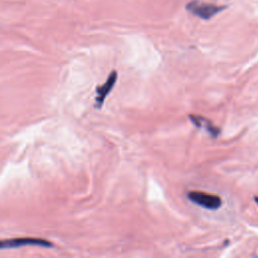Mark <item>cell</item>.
Listing matches in <instances>:
<instances>
[{"label":"cell","mask_w":258,"mask_h":258,"mask_svg":"<svg viewBox=\"0 0 258 258\" xmlns=\"http://www.w3.org/2000/svg\"><path fill=\"white\" fill-rule=\"evenodd\" d=\"M117 77H118V74L116 71H112L111 74L108 76L106 82L101 85V86H98L96 88V94H97V97H96V101H95V106L97 108H101L106 97L108 96V94L112 91L114 85L116 84V81H117Z\"/></svg>","instance_id":"obj_4"},{"label":"cell","mask_w":258,"mask_h":258,"mask_svg":"<svg viewBox=\"0 0 258 258\" xmlns=\"http://www.w3.org/2000/svg\"><path fill=\"white\" fill-rule=\"evenodd\" d=\"M225 6L217 5L214 3H209L201 0H192L186 4V9L194 15L208 20L225 9Z\"/></svg>","instance_id":"obj_1"},{"label":"cell","mask_w":258,"mask_h":258,"mask_svg":"<svg viewBox=\"0 0 258 258\" xmlns=\"http://www.w3.org/2000/svg\"><path fill=\"white\" fill-rule=\"evenodd\" d=\"M187 198L194 203L205 209L217 210L222 206V200L217 195L202 191H189Z\"/></svg>","instance_id":"obj_3"},{"label":"cell","mask_w":258,"mask_h":258,"mask_svg":"<svg viewBox=\"0 0 258 258\" xmlns=\"http://www.w3.org/2000/svg\"><path fill=\"white\" fill-rule=\"evenodd\" d=\"M188 118L197 127L205 128L213 137H217L220 134V129L215 125H213V123L210 120L197 115H189Z\"/></svg>","instance_id":"obj_5"},{"label":"cell","mask_w":258,"mask_h":258,"mask_svg":"<svg viewBox=\"0 0 258 258\" xmlns=\"http://www.w3.org/2000/svg\"><path fill=\"white\" fill-rule=\"evenodd\" d=\"M23 246H38L42 248H52L54 245L45 239L24 237V238H12L0 240V250L5 249H15Z\"/></svg>","instance_id":"obj_2"}]
</instances>
